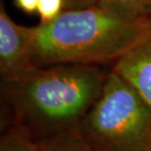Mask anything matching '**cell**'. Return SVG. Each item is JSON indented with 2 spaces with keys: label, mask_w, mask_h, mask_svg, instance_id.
<instances>
[{
  "label": "cell",
  "mask_w": 151,
  "mask_h": 151,
  "mask_svg": "<svg viewBox=\"0 0 151 151\" xmlns=\"http://www.w3.org/2000/svg\"><path fill=\"white\" fill-rule=\"evenodd\" d=\"M110 70L101 65L35 67L1 81V101L15 126L39 141L78 131L100 95Z\"/></svg>",
  "instance_id": "6da1fadb"
},
{
  "label": "cell",
  "mask_w": 151,
  "mask_h": 151,
  "mask_svg": "<svg viewBox=\"0 0 151 151\" xmlns=\"http://www.w3.org/2000/svg\"><path fill=\"white\" fill-rule=\"evenodd\" d=\"M151 37V17L120 14L98 5L67 9L35 27L32 63L103 65L123 57Z\"/></svg>",
  "instance_id": "7a4b0ae2"
},
{
  "label": "cell",
  "mask_w": 151,
  "mask_h": 151,
  "mask_svg": "<svg viewBox=\"0 0 151 151\" xmlns=\"http://www.w3.org/2000/svg\"><path fill=\"white\" fill-rule=\"evenodd\" d=\"M78 132L96 151H151V110L111 69Z\"/></svg>",
  "instance_id": "3957f363"
},
{
  "label": "cell",
  "mask_w": 151,
  "mask_h": 151,
  "mask_svg": "<svg viewBox=\"0 0 151 151\" xmlns=\"http://www.w3.org/2000/svg\"><path fill=\"white\" fill-rule=\"evenodd\" d=\"M35 27L18 25L9 17L1 2L0 6V76L9 81L25 75L34 68L32 48Z\"/></svg>",
  "instance_id": "277c9868"
},
{
  "label": "cell",
  "mask_w": 151,
  "mask_h": 151,
  "mask_svg": "<svg viewBox=\"0 0 151 151\" xmlns=\"http://www.w3.org/2000/svg\"><path fill=\"white\" fill-rule=\"evenodd\" d=\"M112 70L137 90L151 110V37L118 59Z\"/></svg>",
  "instance_id": "5b68a950"
},
{
  "label": "cell",
  "mask_w": 151,
  "mask_h": 151,
  "mask_svg": "<svg viewBox=\"0 0 151 151\" xmlns=\"http://www.w3.org/2000/svg\"><path fill=\"white\" fill-rule=\"evenodd\" d=\"M39 151H96L78 131L67 132L38 142Z\"/></svg>",
  "instance_id": "8992f818"
},
{
  "label": "cell",
  "mask_w": 151,
  "mask_h": 151,
  "mask_svg": "<svg viewBox=\"0 0 151 151\" xmlns=\"http://www.w3.org/2000/svg\"><path fill=\"white\" fill-rule=\"evenodd\" d=\"M0 151H39V145L31 135L14 125L1 134Z\"/></svg>",
  "instance_id": "52a82bcc"
},
{
  "label": "cell",
  "mask_w": 151,
  "mask_h": 151,
  "mask_svg": "<svg viewBox=\"0 0 151 151\" xmlns=\"http://www.w3.org/2000/svg\"><path fill=\"white\" fill-rule=\"evenodd\" d=\"M97 5L120 14L151 17V0H97Z\"/></svg>",
  "instance_id": "ba28073f"
},
{
  "label": "cell",
  "mask_w": 151,
  "mask_h": 151,
  "mask_svg": "<svg viewBox=\"0 0 151 151\" xmlns=\"http://www.w3.org/2000/svg\"><path fill=\"white\" fill-rule=\"evenodd\" d=\"M65 10V0H39L37 13L40 19V24H46L55 20Z\"/></svg>",
  "instance_id": "9c48e42d"
},
{
  "label": "cell",
  "mask_w": 151,
  "mask_h": 151,
  "mask_svg": "<svg viewBox=\"0 0 151 151\" xmlns=\"http://www.w3.org/2000/svg\"><path fill=\"white\" fill-rule=\"evenodd\" d=\"M39 0H14L13 4L26 14H34L37 11Z\"/></svg>",
  "instance_id": "30bf717a"
},
{
  "label": "cell",
  "mask_w": 151,
  "mask_h": 151,
  "mask_svg": "<svg viewBox=\"0 0 151 151\" xmlns=\"http://www.w3.org/2000/svg\"><path fill=\"white\" fill-rule=\"evenodd\" d=\"M66 10L67 9L86 8L97 5V0H65Z\"/></svg>",
  "instance_id": "8fae6325"
}]
</instances>
